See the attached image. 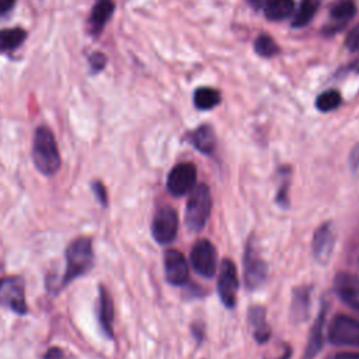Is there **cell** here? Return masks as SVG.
Listing matches in <instances>:
<instances>
[{
  "label": "cell",
  "mask_w": 359,
  "mask_h": 359,
  "mask_svg": "<svg viewBox=\"0 0 359 359\" xmlns=\"http://www.w3.org/2000/svg\"><path fill=\"white\" fill-rule=\"evenodd\" d=\"M32 160L39 172L53 175L60 168V154L52 130L41 125L35 129L32 140Z\"/></svg>",
  "instance_id": "1"
},
{
  "label": "cell",
  "mask_w": 359,
  "mask_h": 359,
  "mask_svg": "<svg viewBox=\"0 0 359 359\" xmlns=\"http://www.w3.org/2000/svg\"><path fill=\"white\" fill-rule=\"evenodd\" d=\"M94 264V252L91 240L79 237L66 248V271L62 278L60 287L67 286L72 280L86 275Z\"/></svg>",
  "instance_id": "2"
},
{
  "label": "cell",
  "mask_w": 359,
  "mask_h": 359,
  "mask_svg": "<svg viewBox=\"0 0 359 359\" xmlns=\"http://www.w3.org/2000/svg\"><path fill=\"white\" fill-rule=\"evenodd\" d=\"M212 208V196L206 184H199L192 188L185 209V223L191 231H199L209 215Z\"/></svg>",
  "instance_id": "3"
},
{
  "label": "cell",
  "mask_w": 359,
  "mask_h": 359,
  "mask_svg": "<svg viewBox=\"0 0 359 359\" xmlns=\"http://www.w3.org/2000/svg\"><path fill=\"white\" fill-rule=\"evenodd\" d=\"M328 339L334 345L359 346V320L337 314L328 327Z\"/></svg>",
  "instance_id": "4"
},
{
  "label": "cell",
  "mask_w": 359,
  "mask_h": 359,
  "mask_svg": "<svg viewBox=\"0 0 359 359\" xmlns=\"http://www.w3.org/2000/svg\"><path fill=\"white\" fill-rule=\"evenodd\" d=\"M0 303L17 314L27 313L25 287L21 276L0 278Z\"/></svg>",
  "instance_id": "5"
},
{
  "label": "cell",
  "mask_w": 359,
  "mask_h": 359,
  "mask_svg": "<svg viewBox=\"0 0 359 359\" xmlns=\"http://www.w3.org/2000/svg\"><path fill=\"white\" fill-rule=\"evenodd\" d=\"M191 264L203 278H212L217 269L216 248L209 240H199L191 251Z\"/></svg>",
  "instance_id": "6"
},
{
  "label": "cell",
  "mask_w": 359,
  "mask_h": 359,
  "mask_svg": "<svg viewBox=\"0 0 359 359\" xmlns=\"http://www.w3.org/2000/svg\"><path fill=\"white\" fill-rule=\"evenodd\" d=\"M178 231V217L177 212L170 206L160 208L151 223V234L154 240L160 244H168L177 237Z\"/></svg>",
  "instance_id": "7"
},
{
  "label": "cell",
  "mask_w": 359,
  "mask_h": 359,
  "mask_svg": "<svg viewBox=\"0 0 359 359\" xmlns=\"http://www.w3.org/2000/svg\"><path fill=\"white\" fill-rule=\"evenodd\" d=\"M238 290V275L237 268L233 261L223 259L219 269V279H217V292L219 297L226 307H233L236 304Z\"/></svg>",
  "instance_id": "8"
},
{
  "label": "cell",
  "mask_w": 359,
  "mask_h": 359,
  "mask_svg": "<svg viewBox=\"0 0 359 359\" xmlns=\"http://www.w3.org/2000/svg\"><path fill=\"white\" fill-rule=\"evenodd\" d=\"M266 276V265L261 258L255 243L250 240L244 252V283L248 289H257Z\"/></svg>",
  "instance_id": "9"
},
{
  "label": "cell",
  "mask_w": 359,
  "mask_h": 359,
  "mask_svg": "<svg viewBox=\"0 0 359 359\" xmlns=\"http://www.w3.org/2000/svg\"><path fill=\"white\" fill-rule=\"evenodd\" d=\"M196 182V168L191 163H180L167 177V189L174 196H182L192 191Z\"/></svg>",
  "instance_id": "10"
},
{
  "label": "cell",
  "mask_w": 359,
  "mask_h": 359,
  "mask_svg": "<svg viewBox=\"0 0 359 359\" xmlns=\"http://www.w3.org/2000/svg\"><path fill=\"white\" fill-rule=\"evenodd\" d=\"M335 244V234L332 230V224L330 222L323 223L314 233L313 237V255L316 261L321 265H325L334 250Z\"/></svg>",
  "instance_id": "11"
},
{
  "label": "cell",
  "mask_w": 359,
  "mask_h": 359,
  "mask_svg": "<svg viewBox=\"0 0 359 359\" xmlns=\"http://www.w3.org/2000/svg\"><path fill=\"white\" fill-rule=\"evenodd\" d=\"M334 289L342 302L359 313V276L339 272L334 279Z\"/></svg>",
  "instance_id": "12"
},
{
  "label": "cell",
  "mask_w": 359,
  "mask_h": 359,
  "mask_svg": "<svg viewBox=\"0 0 359 359\" xmlns=\"http://www.w3.org/2000/svg\"><path fill=\"white\" fill-rule=\"evenodd\" d=\"M164 272L171 285L180 286L188 280V264L178 250H167L164 254Z\"/></svg>",
  "instance_id": "13"
},
{
  "label": "cell",
  "mask_w": 359,
  "mask_h": 359,
  "mask_svg": "<svg viewBox=\"0 0 359 359\" xmlns=\"http://www.w3.org/2000/svg\"><path fill=\"white\" fill-rule=\"evenodd\" d=\"M115 4L112 0H97L87 18V28L91 36H98L114 14Z\"/></svg>",
  "instance_id": "14"
},
{
  "label": "cell",
  "mask_w": 359,
  "mask_h": 359,
  "mask_svg": "<svg viewBox=\"0 0 359 359\" xmlns=\"http://www.w3.org/2000/svg\"><path fill=\"white\" fill-rule=\"evenodd\" d=\"M98 320L104 330V332L112 338V323H114V303L104 286H100V297H98Z\"/></svg>",
  "instance_id": "15"
},
{
  "label": "cell",
  "mask_w": 359,
  "mask_h": 359,
  "mask_svg": "<svg viewBox=\"0 0 359 359\" xmlns=\"http://www.w3.org/2000/svg\"><path fill=\"white\" fill-rule=\"evenodd\" d=\"M191 143L202 153L210 154L216 146V136L209 125H202L195 129L189 136Z\"/></svg>",
  "instance_id": "16"
},
{
  "label": "cell",
  "mask_w": 359,
  "mask_h": 359,
  "mask_svg": "<svg viewBox=\"0 0 359 359\" xmlns=\"http://www.w3.org/2000/svg\"><path fill=\"white\" fill-rule=\"evenodd\" d=\"M356 13V6L352 0H339L335 4H332L331 10H330V15H331V25H337L335 28L339 29L342 28L346 22H349Z\"/></svg>",
  "instance_id": "17"
},
{
  "label": "cell",
  "mask_w": 359,
  "mask_h": 359,
  "mask_svg": "<svg viewBox=\"0 0 359 359\" xmlns=\"http://www.w3.org/2000/svg\"><path fill=\"white\" fill-rule=\"evenodd\" d=\"M248 318L254 330V337L259 342H265L269 338V327L265 318V310L261 306H254L248 311Z\"/></svg>",
  "instance_id": "18"
},
{
  "label": "cell",
  "mask_w": 359,
  "mask_h": 359,
  "mask_svg": "<svg viewBox=\"0 0 359 359\" xmlns=\"http://www.w3.org/2000/svg\"><path fill=\"white\" fill-rule=\"evenodd\" d=\"M27 38L24 28H3L0 29V52H11L18 49Z\"/></svg>",
  "instance_id": "19"
},
{
  "label": "cell",
  "mask_w": 359,
  "mask_h": 359,
  "mask_svg": "<svg viewBox=\"0 0 359 359\" xmlns=\"http://www.w3.org/2000/svg\"><path fill=\"white\" fill-rule=\"evenodd\" d=\"M265 15L271 21H282L294 11L293 0H269L265 6Z\"/></svg>",
  "instance_id": "20"
},
{
  "label": "cell",
  "mask_w": 359,
  "mask_h": 359,
  "mask_svg": "<svg viewBox=\"0 0 359 359\" xmlns=\"http://www.w3.org/2000/svg\"><path fill=\"white\" fill-rule=\"evenodd\" d=\"M194 102H195V107L202 111L212 109L220 102V94L215 88L201 87L194 94Z\"/></svg>",
  "instance_id": "21"
},
{
  "label": "cell",
  "mask_w": 359,
  "mask_h": 359,
  "mask_svg": "<svg viewBox=\"0 0 359 359\" xmlns=\"http://www.w3.org/2000/svg\"><path fill=\"white\" fill-rule=\"evenodd\" d=\"M324 314H325V310L323 309L321 313L318 314L314 325H313V330H311V335H310V339H309V345H307V349H306V358L307 359H311L323 346V325H324Z\"/></svg>",
  "instance_id": "22"
},
{
  "label": "cell",
  "mask_w": 359,
  "mask_h": 359,
  "mask_svg": "<svg viewBox=\"0 0 359 359\" xmlns=\"http://www.w3.org/2000/svg\"><path fill=\"white\" fill-rule=\"evenodd\" d=\"M317 8H318V0H302L300 6L293 17L292 25L297 27V28L307 25L311 21V18L314 17Z\"/></svg>",
  "instance_id": "23"
},
{
  "label": "cell",
  "mask_w": 359,
  "mask_h": 359,
  "mask_svg": "<svg viewBox=\"0 0 359 359\" xmlns=\"http://www.w3.org/2000/svg\"><path fill=\"white\" fill-rule=\"evenodd\" d=\"M309 289H296L293 294V302H292V311L294 318L297 320H304L307 316V309L310 304L309 299Z\"/></svg>",
  "instance_id": "24"
},
{
  "label": "cell",
  "mask_w": 359,
  "mask_h": 359,
  "mask_svg": "<svg viewBox=\"0 0 359 359\" xmlns=\"http://www.w3.org/2000/svg\"><path fill=\"white\" fill-rule=\"evenodd\" d=\"M342 102V97L338 91L335 90H328L323 94H320L316 100V107L317 109H320L321 112H328L332 111L335 108H338Z\"/></svg>",
  "instance_id": "25"
},
{
  "label": "cell",
  "mask_w": 359,
  "mask_h": 359,
  "mask_svg": "<svg viewBox=\"0 0 359 359\" xmlns=\"http://www.w3.org/2000/svg\"><path fill=\"white\" fill-rule=\"evenodd\" d=\"M254 49L258 55H261L264 57H271L279 52L276 42L266 34H261L257 36V39L254 42Z\"/></svg>",
  "instance_id": "26"
},
{
  "label": "cell",
  "mask_w": 359,
  "mask_h": 359,
  "mask_svg": "<svg viewBox=\"0 0 359 359\" xmlns=\"http://www.w3.org/2000/svg\"><path fill=\"white\" fill-rule=\"evenodd\" d=\"M88 65H90V70L93 74L100 73L101 70H104V67L107 65V57L102 52H93L88 56Z\"/></svg>",
  "instance_id": "27"
},
{
  "label": "cell",
  "mask_w": 359,
  "mask_h": 359,
  "mask_svg": "<svg viewBox=\"0 0 359 359\" xmlns=\"http://www.w3.org/2000/svg\"><path fill=\"white\" fill-rule=\"evenodd\" d=\"M345 46H346L351 52L359 50V24L355 25V27L346 34Z\"/></svg>",
  "instance_id": "28"
},
{
  "label": "cell",
  "mask_w": 359,
  "mask_h": 359,
  "mask_svg": "<svg viewBox=\"0 0 359 359\" xmlns=\"http://www.w3.org/2000/svg\"><path fill=\"white\" fill-rule=\"evenodd\" d=\"M349 165L355 175H359V143L352 149L349 156Z\"/></svg>",
  "instance_id": "29"
},
{
  "label": "cell",
  "mask_w": 359,
  "mask_h": 359,
  "mask_svg": "<svg viewBox=\"0 0 359 359\" xmlns=\"http://www.w3.org/2000/svg\"><path fill=\"white\" fill-rule=\"evenodd\" d=\"M93 192L95 194L98 202L105 206L107 205V191H105V187L101 182L97 181V182L93 184Z\"/></svg>",
  "instance_id": "30"
},
{
  "label": "cell",
  "mask_w": 359,
  "mask_h": 359,
  "mask_svg": "<svg viewBox=\"0 0 359 359\" xmlns=\"http://www.w3.org/2000/svg\"><path fill=\"white\" fill-rule=\"evenodd\" d=\"M43 359H67V358H66L65 352H63L60 348L52 346V348H49V349L45 352Z\"/></svg>",
  "instance_id": "31"
},
{
  "label": "cell",
  "mask_w": 359,
  "mask_h": 359,
  "mask_svg": "<svg viewBox=\"0 0 359 359\" xmlns=\"http://www.w3.org/2000/svg\"><path fill=\"white\" fill-rule=\"evenodd\" d=\"M15 4V0H0V15L7 14Z\"/></svg>",
  "instance_id": "32"
},
{
  "label": "cell",
  "mask_w": 359,
  "mask_h": 359,
  "mask_svg": "<svg viewBox=\"0 0 359 359\" xmlns=\"http://www.w3.org/2000/svg\"><path fill=\"white\" fill-rule=\"evenodd\" d=\"M247 1H248V4H250L251 7H254L255 10H262V8H265V6L268 4L269 0H247Z\"/></svg>",
  "instance_id": "33"
},
{
  "label": "cell",
  "mask_w": 359,
  "mask_h": 359,
  "mask_svg": "<svg viewBox=\"0 0 359 359\" xmlns=\"http://www.w3.org/2000/svg\"><path fill=\"white\" fill-rule=\"evenodd\" d=\"M334 359H359V352H341Z\"/></svg>",
  "instance_id": "34"
},
{
  "label": "cell",
  "mask_w": 359,
  "mask_h": 359,
  "mask_svg": "<svg viewBox=\"0 0 359 359\" xmlns=\"http://www.w3.org/2000/svg\"><path fill=\"white\" fill-rule=\"evenodd\" d=\"M356 69H358V70H359V62H358V65H356Z\"/></svg>",
  "instance_id": "35"
}]
</instances>
